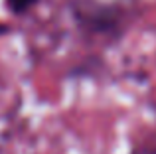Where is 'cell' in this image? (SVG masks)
I'll return each mask as SVG.
<instances>
[{
    "instance_id": "6da1fadb",
    "label": "cell",
    "mask_w": 156,
    "mask_h": 154,
    "mask_svg": "<svg viewBox=\"0 0 156 154\" xmlns=\"http://www.w3.org/2000/svg\"><path fill=\"white\" fill-rule=\"evenodd\" d=\"M69 14L77 30L85 36H121L126 12L122 6L99 0H71Z\"/></svg>"
},
{
    "instance_id": "7a4b0ae2",
    "label": "cell",
    "mask_w": 156,
    "mask_h": 154,
    "mask_svg": "<svg viewBox=\"0 0 156 154\" xmlns=\"http://www.w3.org/2000/svg\"><path fill=\"white\" fill-rule=\"evenodd\" d=\"M40 4V0H4V8L12 16H24L30 10H34Z\"/></svg>"
},
{
    "instance_id": "3957f363",
    "label": "cell",
    "mask_w": 156,
    "mask_h": 154,
    "mask_svg": "<svg viewBox=\"0 0 156 154\" xmlns=\"http://www.w3.org/2000/svg\"><path fill=\"white\" fill-rule=\"evenodd\" d=\"M10 30H12V26H10V24L0 22V38H2V36H6V34H10Z\"/></svg>"
}]
</instances>
